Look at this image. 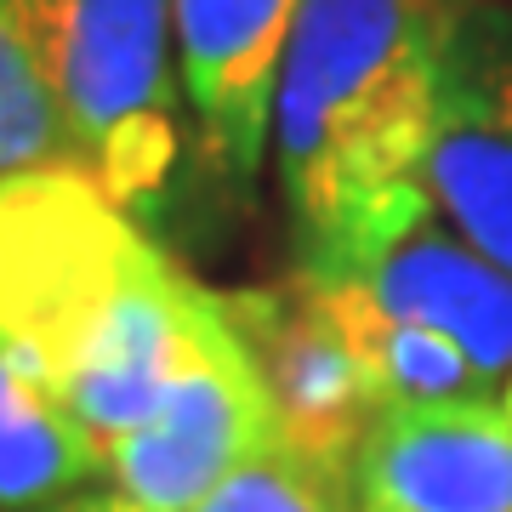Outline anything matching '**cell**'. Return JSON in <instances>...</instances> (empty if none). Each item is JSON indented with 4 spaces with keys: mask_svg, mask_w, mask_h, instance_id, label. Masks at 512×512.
Instances as JSON below:
<instances>
[{
    "mask_svg": "<svg viewBox=\"0 0 512 512\" xmlns=\"http://www.w3.org/2000/svg\"><path fill=\"white\" fill-rule=\"evenodd\" d=\"M456 0H302L274 92L291 274L353 279L433 211L444 35Z\"/></svg>",
    "mask_w": 512,
    "mask_h": 512,
    "instance_id": "cell-1",
    "label": "cell"
},
{
    "mask_svg": "<svg viewBox=\"0 0 512 512\" xmlns=\"http://www.w3.org/2000/svg\"><path fill=\"white\" fill-rule=\"evenodd\" d=\"M200 291L74 160L0 183V342L103 444L154 416Z\"/></svg>",
    "mask_w": 512,
    "mask_h": 512,
    "instance_id": "cell-2",
    "label": "cell"
},
{
    "mask_svg": "<svg viewBox=\"0 0 512 512\" xmlns=\"http://www.w3.org/2000/svg\"><path fill=\"white\" fill-rule=\"evenodd\" d=\"M23 12L69 160L154 222L188 148L171 0H23Z\"/></svg>",
    "mask_w": 512,
    "mask_h": 512,
    "instance_id": "cell-3",
    "label": "cell"
},
{
    "mask_svg": "<svg viewBox=\"0 0 512 512\" xmlns=\"http://www.w3.org/2000/svg\"><path fill=\"white\" fill-rule=\"evenodd\" d=\"M274 399L222 291H200L183 359L143 427L109 444V490L137 512H194L245 461L279 450Z\"/></svg>",
    "mask_w": 512,
    "mask_h": 512,
    "instance_id": "cell-4",
    "label": "cell"
},
{
    "mask_svg": "<svg viewBox=\"0 0 512 512\" xmlns=\"http://www.w3.org/2000/svg\"><path fill=\"white\" fill-rule=\"evenodd\" d=\"M427 194L478 256L512 274V0H456L450 12Z\"/></svg>",
    "mask_w": 512,
    "mask_h": 512,
    "instance_id": "cell-5",
    "label": "cell"
},
{
    "mask_svg": "<svg viewBox=\"0 0 512 512\" xmlns=\"http://www.w3.org/2000/svg\"><path fill=\"white\" fill-rule=\"evenodd\" d=\"M296 12L302 0H171L177 74H183L194 143L211 183L239 200L268 165L274 92Z\"/></svg>",
    "mask_w": 512,
    "mask_h": 512,
    "instance_id": "cell-6",
    "label": "cell"
},
{
    "mask_svg": "<svg viewBox=\"0 0 512 512\" xmlns=\"http://www.w3.org/2000/svg\"><path fill=\"white\" fill-rule=\"evenodd\" d=\"M222 308L268 382L285 450L353 473L359 439L382 410L370 399L342 330L319 308V296L291 274L279 291H222Z\"/></svg>",
    "mask_w": 512,
    "mask_h": 512,
    "instance_id": "cell-7",
    "label": "cell"
},
{
    "mask_svg": "<svg viewBox=\"0 0 512 512\" xmlns=\"http://www.w3.org/2000/svg\"><path fill=\"white\" fill-rule=\"evenodd\" d=\"M359 512H512V416L501 393L399 404L353 456Z\"/></svg>",
    "mask_w": 512,
    "mask_h": 512,
    "instance_id": "cell-8",
    "label": "cell"
},
{
    "mask_svg": "<svg viewBox=\"0 0 512 512\" xmlns=\"http://www.w3.org/2000/svg\"><path fill=\"white\" fill-rule=\"evenodd\" d=\"M387 319L450 336L490 393L512 376V274L478 256L444 217H427L416 234H404L382 251L365 274L342 279Z\"/></svg>",
    "mask_w": 512,
    "mask_h": 512,
    "instance_id": "cell-9",
    "label": "cell"
},
{
    "mask_svg": "<svg viewBox=\"0 0 512 512\" xmlns=\"http://www.w3.org/2000/svg\"><path fill=\"white\" fill-rule=\"evenodd\" d=\"M109 478V444L0 342V512H46Z\"/></svg>",
    "mask_w": 512,
    "mask_h": 512,
    "instance_id": "cell-10",
    "label": "cell"
},
{
    "mask_svg": "<svg viewBox=\"0 0 512 512\" xmlns=\"http://www.w3.org/2000/svg\"><path fill=\"white\" fill-rule=\"evenodd\" d=\"M302 285L319 296V308L330 313V325L342 330V342L353 348L376 410L450 404V399H478V393H490L484 376L473 370V359H467L450 336L404 325V319H387L382 308H370L365 296L353 291V285H342V279H302Z\"/></svg>",
    "mask_w": 512,
    "mask_h": 512,
    "instance_id": "cell-11",
    "label": "cell"
},
{
    "mask_svg": "<svg viewBox=\"0 0 512 512\" xmlns=\"http://www.w3.org/2000/svg\"><path fill=\"white\" fill-rule=\"evenodd\" d=\"M57 160H69V143L29 46V12L23 0H0V183Z\"/></svg>",
    "mask_w": 512,
    "mask_h": 512,
    "instance_id": "cell-12",
    "label": "cell"
},
{
    "mask_svg": "<svg viewBox=\"0 0 512 512\" xmlns=\"http://www.w3.org/2000/svg\"><path fill=\"white\" fill-rule=\"evenodd\" d=\"M194 512H359L353 507V478L336 467L296 456V450H268L245 461L228 484L205 495Z\"/></svg>",
    "mask_w": 512,
    "mask_h": 512,
    "instance_id": "cell-13",
    "label": "cell"
},
{
    "mask_svg": "<svg viewBox=\"0 0 512 512\" xmlns=\"http://www.w3.org/2000/svg\"><path fill=\"white\" fill-rule=\"evenodd\" d=\"M46 512H137V507L114 490H86V495H69V501H57V507H46Z\"/></svg>",
    "mask_w": 512,
    "mask_h": 512,
    "instance_id": "cell-14",
    "label": "cell"
},
{
    "mask_svg": "<svg viewBox=\"0 0 512 512\" xmlns=\"http://www.w3.org/2000/svg\"><path fill=\"white\" fill-rule=\"evenodd\" d=\"M501 404H507V416H512V376H507V387H501Z\"/></svg>",
    "mask_w": 512,
    "mask_h": 512,
    "instance_id": "cell-15",
    "label": "cell"
}]
</instances>
